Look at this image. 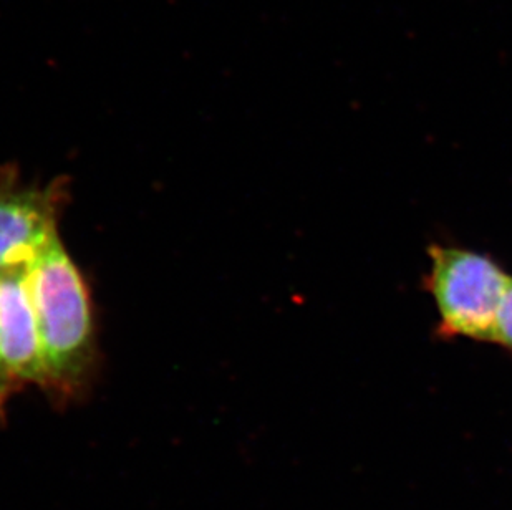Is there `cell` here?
<instances>
[{"label": "cell", "instance_id": "6da1fadb", "mask_svg": "<svg viewBox=\"0 0 512 510\" xmlns=\"http://www.w3.org/2000/svg\"><path fill=\"white\" fill-rule=\"evenodd\" d=\"M50 378V398L78 400L97 375V322L92 292L60 236L27 267Z\"/></svg>", "mask_w": 512, "mask_h": 510}, {"label": "cell", "instance_id": "7a4b0ae2", "mask_svg": "<svg viewBox=\"0 0 512 510\" xmlns=\"http://www.w3.org/2000/svg\"><path fill=\"white\" fill-rule=\"evenodd\" d=\"M428 259L423 285L438 310L436 333L493 343L511 275L491 255L464 247L431 244Z\"/></svg>", "mask_w": 512, "mask_h": 510}, {"label": "cell", "instance_id": "3957f363", "mask_svg": "<svg viewBox=\"0 0 512 510\" xmlns=\"http://www.w3.org/2000/svg\"><path fill=\"white\" fill-rule=\"evenodd\" d=\"M67 193L63 178L45 186L0 178V272L29 267L57 239Z\"/></svg>", "mask_w": 512, "mask_h": 510}, {"label": "cell", "instance_id": "277c9868", "mask_svg": "<svg viewBox=\"0 0 512 510\" xmlns=\"http://www.w3.org/2000/svg\"><path fill=\"white\" fill-rule=\"evenodd\" d=\"M0 361L15 390L34 385L50 396L27 267L0 272Z\"/></svg>", "mask_w": 512, "mask_h": 510}, {"label": "cell", "instance_id": "5b68a950", "mask_svg": "<svg viewBox=\"0 0 512 510\" xmlns=\"http://www.w3.org/2000/svg\"><path fill=\"white\" fill-rule=\"evenodd\" d=\"M493 343L512 352V277L499 310L498 323L494 330Z\"/></svg>", "mask_w": 512, "mask_h": 510}, {"label": "cell", "instance_id": "8992f818", "mask_svg": "<svg viewBox=\"0 0 512 510\" xmlns=\"http://www.w3.org/2000/svg\"><path fill=\"white\" fill-rule=\"evenodd\" d=\"M15 391L17 390L12 385V381L9 380V376H7L4 366H2V361H0V423L4 421L5 408H7V403H9Z\"/></svg>", "mask_w": 512, "mask_h": 510}]
</instances>
